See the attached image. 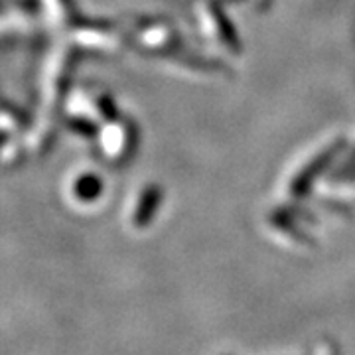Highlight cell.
Returning <instances> with one entry per match:
<instances>
[{"label": "cell", "mask_w": 355, "mask_h": 355, "mask_svg": "<svg viewBox=\"0 0 355 355\" xmlns=\"http://www.w3.org/2000/svg\"><path fill=\"white\" fill-rule=\"evenodd\" d=\"M340 148H342V144H334L330 150H326L324 154H320L316 160L308 166L304 172L300 174V178L296 180V184H294V191H296V193H302V191H306V188L314 182V178H316L324 168H328V164L331 162V158L338 154Z\"/></svg>", "instance_id": "6da1fadb"}]
</instances>
